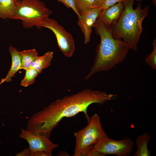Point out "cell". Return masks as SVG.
I'll list each match as a JSON object with an SVG mask.
<instances>
[{"instance_id":"obj_1","label":"cell","mask_w":156,"mask_h":156,"mask_svg":"<svg viewBox=\"0 0 156 156\" xmlns=\"http://www.w3.org/2000/svg\"><path fill=\"white\" fill-rule=\"evenodd\" d=\"M115 96L112 94L90 89L65 96L32 116L27 121L26 129L50 138L53 130L63 118L73 116L81 112L85 114L88 122L90 117L87 109L90 105H102L111 100Z\"/></svg>"},{"instance_id":"obj_2","label":"cell","mask_w":156,"mask_h":156,"mask_svg":"<svg viewBox=\"0 0 156 156\" xmlns=\"http://www.w3.org/2000/svg\"><path fill=\"white\" fill-rule=\"evenodd\" d=\"M93 27L100 36L101 41L96 50L93 64L85 77V80L96 73L109 70L122 62L129 49L122 40L114 38L110 28L98 19Z\"/></svg>"},{"instance_id":"obj_3","label":"cell","mask_w":156,"mask_h":156,"mask_svg":"<svg viewBox=\"0 0 156 156\" xmlns=\"http://www.w3.org/2000/svg\"><path fill=\"white\" fill-rule=\"evenodd\" d=\"M135 0L123 2V11L116 23L110 28L114 38L121 39L129 48L137 52V44L142 33V24L148 14V5L142 8L141 2L135 9L133 8Z\"/></svg>"},{"instance_id":"obj_4","label":"cell","mask_w":156,"mask_h":156,"mask_svg":"<svg viewBox=\"0 0 156 156\" xmlns=\"http://www.w3.org/2000/svg\"><path fill=\"white\" fill-rule=\"evenodd\" d=\"M75 144L73 156H87L93 146L101 139L108 136L102 126L99 116L94 114L87 125L74 133Z\"/></svg>"},{"instance_id":"obj_5","label":"cell","mask_w":156,"mask_h":156,"mask_svg":"<svg viewBox=\"0 0 156 156\" xmlns=\"http://www.w3.org/2000/svg\"><path fill=\"white\" fill-rule=\"evenodd\" d=\"M52 13L40 0H20L12 19L21 20L25 28L35 26L40 28L41 23Z\"/></svg>"},{"instance_id":"obj_6","label":"cell","mask_w":156,"mask_h":156,"mask_svg":"<svg viewBox=\"0 0 156 156\" xmlns=\"http://www.w3.org/2000/svg\"><path fill=\"white\" fill-rule=\"evenodd\" d=\"M134 143L126 137L117 140L108 137L100 140L93 147L87 156H105L113 155L117 156H129L131 154Z\"/></svg>"},{"instance_id":"obj_7","label":"cell","mask_w":156,"mask_h":156,"mask_svg":"<svg viewBox=\"0 0 156 156\" xmlns=\"http://www.w3.org/2000/svg\"><path fill=\"white\" fill-rule=\"evenodd\" d=\"M41 28L44 27L51 30L55 35L58 46L66 57H70L75 49V44L72 36L53 19L47 18L41 23Z\"/></svg>"},{"instance_id":"obj_8","label":"cell","mask_w":156,"mask_h":156,"mask_svg":"<svg viewBox=\"0 0 156 156\" xmlns=\"http://www.w3.org/2000/svg\"><path fill=\"white\" fill-rule=\"evenodd\" d=\"M19 136L26 141L29 145L28 147L31 151L44 152L50 156H52L53 150L59 146L58 144L52 142L47 137L33 133L26 129L21 128Z\"/></svg>"},{"instance_id":"obj_9","label":"cell","mask_w":156,"mask_h":156,"mask_svg":"<svg viewBox=\"0 0 156 156\" xmlns=\"http://www.w3.org/2000/svg\"><path fill=\"white\" fill-rule=\"evenodd\" d=\"M102 10L98 8H90L82 14L80 19L78 18V25L84 37V43L90 41L92 27Z\"/></svg>"},{"instance_id":"obj_10","label":"cell","mask_w":156,"mask_h":156,"mask_svg":"<svg viewBox=\"0 0 156 156\" xmlns=\"http://www.w3.org/2000/svg\"><path fill=\"white\" fill-rule=\"evenodd\" d=\"M123 2L118 3L102 10L97 19L108 27L114 25L119 19L124 8Z\"/></svg>"},{"instance_id":"obj_11","label":"cell","mask_w":156,"mask_h":156,"mask_svg":"<svg viewBox=\"0 0 156 156\" xmlns=\"http://www.w3.org/2000/svg\"><path fill=\"white\" fill-rule=\"evenodd\" d=\"M12 59V64L10 69L6 77L2 79L0 85L2 83L12 81V78L15 76V74L18 70L22 69L21 57L20 51L15 48L10 46L8 49Z\"/></svg>"},{"instance_id":"obj_12","label":"cell","mask_w":156,"mask_h":156,"mask_svg":"<svg viewBox=\"0 0 156 156\" xmlns=\"http://www.w3.org/2000/svg\"><path fill=\"white\" fill-rule=\"evenodd\" d=\"M18 1L16 0H0V18L12 19Z\"/></svg>"},{"instance_id":"obj_13","label":"cell","mask_w":156,"mask_h":156,"mask_svg":"<svg viewBox=\"0 0 156 156\" xmlns=\"http://www.w3.org/2000/svg\"><path fill=\"white\" fill-rule=\"evenodd\" d=\"M53 55V52L48 51L42 56H38L29 68L34 69L40 74L43 69L50 66Z\"/></svg>"},{"instance_id":"obj_14","label":"cell","mask_w":156,"mask_h":156,"mask_svg":"<svg viewBox=\"0 0 156 156\" xmlns=\"http://www.w3.org/2000/svg\"><path fill=\"white\" fill-rule=\"evenodd\" d=\"M151 136L147 133L139 135L136 139L137 149L133 156H150L151 152L148 149L147 145Z\"/></svg>"},{"instance_id":"obj_15","label":"cell","mask_w":156,"mask_h":156,"mask_svg":"<svg viewBox=\"0 0 156 156\" xmlns=\"http://www.w3.org/2000/svg\"><path fill=\"white\" fill-rule=\"evenodd\" d=\"M21 57L22 69H28L31 64L38 56V53L35 49L24 50L20 51Z\"/></svg>"},{"instance_id":"obj_16","label":"cell","mask_w":156,"mask_h":156,"mask_svg":"<svg viewBox=\"0 0 156 156\" xmlns=\"http://www.w3.org/2000/svg\"><path fill=\"white\" fill-rule=\"evenodd\" d=\"M25 76L22 80L20 85L24 87H27L33 84L39 73L35 69L28 68L26 70Z\"/></svg>"},{"instance_id":"obj_17","label":"cell","mask_w":156,"mask_h":156,"mask_svg":"<svg viewBox=\"0 0 156 156\" xmlns=\"http://www.w3.org/2000/svg\"><path fill=\"white\" fill-rule=\"evenodd\" d=\"M77 9L80 15L91 8L95 0H74Z\"/></svg>"},{"instance_id":"obj_18","label":"cell","mask_w":156,"mask_h":156,"mask_svg":"<svg viewBox=\"0 0 156 156\" xmlns=\"http://www.w3.org/2000/svg\"><path fill=\"white\" fill-rule=\"evenodd\" d=\"M153 50L152 52L145 58V61L147 64L153 70L156 69V40L153 42Z\"/></svg>"},{"instance_id":"obj_19","label":"cell","mask_w":156,"mask_h":156,"mask_svg":"<svg viewBox=\"0 0 156 156\" xmlns=\"http://www.w3.org/2000/svg\"><path fill=\"white\" fill-rule=\"evenodd\" d=\"M16 156H50L47 153L42 151H34L29 147L17 153Z\"/></svg>"},{"instance_id":"obj_20","label":"cell","mask_w":156,"mask_h":156,"mask_svg":"<svg viewBox=\"0 0 156 156\" xmlns=\"http://www.w3.org/2000/svg\"><path fill=\"white\" fill-rule=\"evenodd\" d=\"M59 2L64 4L65 6L68 8H71L77 15L78 18L80 19L81 16L79 13L74 0H57Z\"/></svg>"},{"instance_id":"obj_21","label":"cell","mask_w":156,"mask_h":156,"mask_svg":"<svg viewBox=\"0 0 156 156\" xmlns=\"http://www.w3.org/2000/svg\"><path fill=\"white\" fill-rule=\"evenodd\" d=\"M127 0H105L98 7L102 10L107 9L120 2H124Z\"/></svg>"},{"instance_id":"obj_22","label":"cell","mask_w":156,"mask_h":156,"mask_svg":"<svg viewBox=\"0 0 156 156\" xmlns=\"http://www.w3.org/2000/svg\"><path fill=\"white\" fill-rule=\"evenodd\" d=\"M105 0H95L93 5L91 8H98Z\"/></svg>"},{"instance_id":"obj_23","label":"cell","mask_w":156,"mask_h":156,"mask_svg":"<svg viewBox=\"0 0 156 156\" xmlns=\"http://www.w3.org/2000/svg\"><path fill=\"white\" fill-rule=\"evenodd\" d=\"M137 1H141L142 0H135Z\"/></svg>"},{"instance_id":"obj_24","label":"cell","mask_w":156,"mask_h":156,"mask_svg":"<svg viewBox=\"0 0 156 156\" xmlns=\"http://www.w3.org/2000/svg\"><path fill=\"white\" fill-rule=\"evenodd\" d=\"M2 142V141H0V145L1 144Z\"/></svg>"},{"instance_id":"obj_25","label":"cell","mask_w":156,"mask_h":156,"mask_svg":"<svg viewBox=\"0 0 156 156\" xmlns=\"http://www.w3.org/2000/svg\"><path fill=\"white\" fill-rule=\"evenodd\" d=\"M18 1H20V0H18Z\"/></svg>"},{"instance_id":"obj_26","label":"cell","mask_w":156,"mask_h":156,"mask_svg":"<svg viewBox=\"0 0 156 156\" xmlns=\"http://www.w3.org/2000/svg\"><path fill=\"white\" fill-rule=\"evenodd\" d=\"M16 1H18V0H16Z\"/></svg>"}]
</instances>
